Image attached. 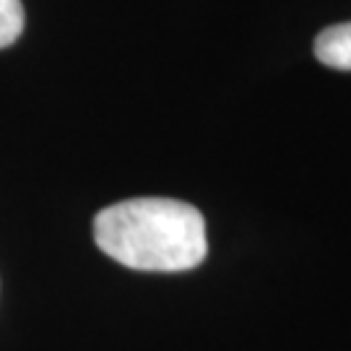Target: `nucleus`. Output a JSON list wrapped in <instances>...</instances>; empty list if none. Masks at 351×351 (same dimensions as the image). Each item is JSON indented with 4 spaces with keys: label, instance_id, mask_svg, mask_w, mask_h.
I'll return each instance as SVG.
<instances>
[{
    "label": "nucleus",
    "instance_id": "f257e3e1",
    "mask_svg": "<svg viewBox=\"0 0 351 351\" xmlns=\"http://www.w3.org/2000/svg\"><path fill=\"white\" fill-rule=\"evenodd\" d=\"M94 239L112 261L149 274L193 271L208 255L203 213L175 198H130L101 208Z\"/></svg>",
    "mask_w": 351,
    "mask_h": 351
},
{
    "label": "nucleus",
    "instance_id": "f03ea898",
    "mask_svg": "<svg viewBox=\"0 0 351 351\" xmlns=\"http://www.w3.org/2000/svg\"><path fill=\"white\" fill-rule=\"evenodd\" d=\"M315 58L328 68L351 71V21L323 29L315 37Z\"/></svg>",
    "mask_w": 351,
    "mask_h": 351
},
{
    "label": "nucleus",
    "instance_id": "7ed1b4c3",
    "mask_svg": "<svg viewBox=\"0 0 351 351\" xmlns=\"http://www.w3.org/2000/svg\"><path fill=\"white\" fill-rule=\"evenodd\" d=\"M24 32V5L21 0H0V50L11 47Z\"/></svg>",
    "mask_w": 351,
    "mask_h": 351
}]
</instances>
